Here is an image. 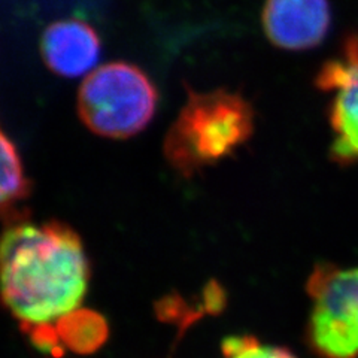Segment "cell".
Here are the masks:
<instances>
[{
    "label": "cell",
    "instance_id": "cell-1",
    "mask_svg": "<svg viewBox=\"0 0 358 358\" xmlns=\"http://www.w3.org/2000/svg\"><path fill=\"white\" fill-rule=\"evenodd\" d=\"M87 285V257L69 227L57 222L21 224L5 233L3 300L30 333L54 330L55 324L80 309Z\"/></svg>",
    "mask_w": 358,
    "mask_h": 358
},
{
    "label": "cell",
    "instance_id": "cell-2",
    "mask_svg": "<svg viewBox=\"0 0 358 358\" xmlns=\"http://www.w3.org/2000/svg\"><path fill=\"white\" fill-rule=\"evenodd\" d=\"M252 133V109L226 90L189 93L167 134L166 152L184 172L230 155Z\"/></svg>",
    "mask_w": 358,
    "mask_h": 358
},
{
    "label": "cell",
    "instance_id": "cell-3",
    "mask_svg": "<svg viewBox=\"0 0 358 358\" xmlns=\"http://www.w3.org/2000/svg\"><path fill=\"white\" fill-rule=\"evenodd\" d=\"M157 92L139 67L114 62L90 73L78 93L84 124L100 136L124 139L148 126Z\"/></svg>",
    "mask_w": 358,
    "mask_h": 358
},
{
    "label": "cell",
    "instance_id": "cell-4",
    "mask_svg": "<svg viewBox=\"0 0 358 358\" xmlns=\"http://www.w3.org/2000/svg\"><path fill=\"white\" fill-rule=\"evenodd\" d=\"M308 289L312 348L321 358H358V267L321 264Z\"/></svg>",
    "mask_w": 358,
    "mask_h": 358
},
{
    "label": "cell",
    "instance_id": "cell-5",
    "mask_svg": "<svg viewBox=\"0 0 358 358\" xmlns=\"http://www.w3.org/2000/svg\"><path fill=\"white\" fill-rule=\"evenodd\" d=\"M317 85L334 94L330 121L334 133L333 155L350 163L358 160V36L345 43L341 57L327 62Z\"/></svg>",
    "mask_w": 358,
    "mask_h": 358
},
{
    "label": "cell",
    "instance_id": "cell-6",
    "mask_svg": "<svg viewBox=\"0 0 358 358\" xmlns=\"http://www.w3.org/2000/svg\"><path fill=\"white\" fill-rule=\"evenodd\" d=\"M329 26V0H267L263 9L266 36L284 50L317 47Z\"/></svg>",
    "mask_w": 358,
    "mask_h": 358
},
{
    "label": "cell",
    "instance_id": "cell-7",
    "mask_svg": "<svg viewBox=\"0 0 358 358\" xmlns=\"http://www.w3.org/2000/svg\"><path fill=\"white\" fill-rule=\"evenodd\" d=\"M41 52L52 72L66 78L84 75L93 69L100 55L96 30L80 20H63L43 31Z\"/></svg>",
    "mask_w": 358,
    "mask_h": 358
},
{
    "label": "cell",
    "instance_id": "cell-8",
    "mask_svg": "<svg viewBox=\"0 0 358 358\" xmlns=\"http://www.w3.org/2000/svg\"><path fill=\"white\" fill-rule=\"evenodd\" d=\"M55 334L60 346L76 352H90L99 348L106 339L108 327L96 312L78 309L55 324Z\"/></svg>",
    "mask_w": 358,
    "mask_h": 358
},
{
    "label": "cell",
    "instance_id": "cell-9",
    "mask_svg": "<svg viewBox=\"0 0 358 358\" xmlns=\"http://www.w3.org/2000/svg\"><path fill=\"white\" fill-rule=\"evenodd\" d=\"M27 182L15 145L2 134V203L9 205L24 197Z\"/></svg>",
    "mask_w": 358,
    "mask_h": 358
},
{
    "label": "cell",
    "instance_id": "cell-10",
    "mask_svg": "<svg viewBox=\"0 0 358 358\" xmlns=\"http://www.w3.org/2000/svg\"><path fill=\"white\" fill-rule=\"evenodd\" d=\"M224 358H296L289 351L278 346L263 345L250 336H233L222 343Z\"/></svg>",
    "mask_w": 358,
    "mask_h": 358
}]
</instances>
